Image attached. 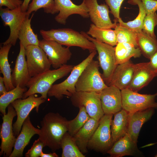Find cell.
I'll list each match as a JSON object with an SVG mask.
<instances>
[{
  "instance_id": "6da1fadb",
  "label": "cell",
  "mask_w": 157,
  "mask_h": 157,
  "mask_svg": "<svg viewBox=\"0 0 157 157\" xmlns=\"http://www.w3.org/2000/svg\"><path fill=\"white\" fill-rule=\"evenodd\" d=\"M68 122L58 113H48L40 122L38 138L53 152L60 149L63 137L68 132Z\"/></svg>"
},
{
  "instance_id": "7a4b0ae2",
  "label": "cell",
  "mask_w": 157,
  "mask_h": 157,
  "mask_svg": "<svg viewBox=\"0 0 157 157\" xmlns=\"http://www.w3.org/2000/svg\"><path fill=\"white\" fill-rule=\"evenodd\" d=\"M74 66L65 64L57 69H50L42 73L31 77L27 84L28 89L23 95L22 99L36 93L46 100L48 92L57 80L67 76L71 72Z\"/></svg>"
},
{
  "instance_id": "3957f363",
  "label": "cell",
  "mask_w": 157,
  "mask_h": 157,
  "mask_svg": "<svg viewBox=\"0 0 157 157\" xmlns=\"http://www.w3.org/2000/svg\"><path fill=\"white\" fill-rule=\"evenodd\" d=\"M40 33L43 39L54 41L67 47H79L83 50H88L90 53L97 51L92 42L81 33L72 29H53L47 31L42 29Z\"/></svg>"
},
{
  "instance_id": "277c9868",
  "label": "cell",
  "mask_w": 157,
  "mask_h": 157,
  "mask_svg": "<svg viewBox=\"0 0 157 157\" xmlns=\"http://www.w3.org/2000/svg\"><path fill=\"white\" fill-rule=\"evenodd\" d=\"M97 51L89 55L78 64L74 66L67 78L62 82L53 85L48 92L49 97H54L58 100L62 99L64 95L71 97L76 92L75 85L83 71L93 60Z\"/></svg>"
},
{
  "instance_id": "5b68a950",
  "label": "cell",
  "mask_w": 157,
  "mask_h": 157,
  "mask_svg": "<svg viewBox=\"0 0 157 157\" xmlns=\"http://www.w3.org/2000/svg\"><path fill=\"white\" fill-rule=\"evenodd\" d=\"M99 62L93 60L82 72L75 85L76 91L99 93L108 85L99 70Z\"/></svg>"
},
{
  "instance_id": "8992f818",
  "label": "cell",
  "mask_w": 157,
  "mask_h": 157,
  "mask_svg": "<svg viewBox=\"0 0 157 157\" xmlns=\"http://www.w3.org/2000/svg\"><path fill=\"white\" fill-rule=\"evenodd\" d=\"M113 115L104 114L89 140L88 149L106 153L114 144L111 135V123Z\"/></svg>"
},
{
  "instance_id": "52a82bcc",
  "label": "cell",
  "mask_w": 157,
  "mask_h": 157,
  "mask_svg": "<svg viewBox=\"0 0 157 157\" xmlns=\"http://www.w3.org/2000/svg\"><path fill=\"white\" fill-rule=\"evenodd\" d=\"M80 33L95 45L98 54L100 67L103 71L102 76L106 83L111 77L117 65L115 55V48L107 44L98 41L84 31Z\"/></svg>"
},
{
  "instance_id": "ba28073f",
  "label": "cell",
  "mask_w": 157,
  "mask_h": 157,
  "mask_svg": "<svg viewBox=\"0 0 157 157\" xmlns=\"http://www.w3.org/2000/svg\"><path fill=\"white\" fill-rule=\"evenodd\" d=\"M121 91L122 109L129 113L157 108L155 100L157 92L152 94H142L128 88Z\"/></svg>"
},
{
  "instance_id": "9c48e42d",
  "label": "cell",
  "mask_w": 157,
  "mask_h": 157,
  "mask_svg": "<svg viewBox=\"0 0 157 157\" xmlns=\"http://www.w3.org/2000/svg\"><path fill=\"white\" fill-rule=\"evenodd\" d=\"M70 100L74 106L84 107L91 118L99 120L104 115L99 93L76 91L70 97Z\"/></svg>"
},
{
  "instance_id": "30bf717a",
  "label": "cell",
  "mask_w": 157,
  "mask_h": 157,
  "mask_svg": "<svg viewBox=\"0 0 157 157\" xmlns=\"http://www.w3.org/2000/svg\"><path fill=\"white\" fill-rule=\"evenodd\" d=\"M46 100L41 97H37L33 94L25 99H17L11 104L17 115L16 121L13 125V132L16 138L20 133L24 122L30 112L35 108L38 112L39 106Z\"/></svg>"
},
{
  "instance_id": "8fae6325",
  "label": "cell",
  "mask_w": 157,
  "mask_h": 157,
  "mask_svg": "<svg viewBox=\"0 0 157 157\" xmlns=\"http://www.w3.org/2000/svg\"><path fill=\"white\" fill-rule=\"evenodd\" d=\"M0 16L3 25L8 26L10 29L9 38L2 44H11L14 46L18 39L19 30L27 16L26 12L22 11L21 6L13 10L1 7L0 8Z\"/></svg>"
},
{
  "instance_id": "7c38bea8",
  "label": "cell",
  "mask_w": 157,
  "mask_h": 157,
  "mask_svg": "<svg viewBox=\"0 0 157 157\" xmlns=\"http://www.w3.org/2000/svg\"><path fill=\"white\" fill-rule=\"evenodd\" d=\"M7 109V113L2 117L3 122L0 133L1 140L0 155L9 157L17 139L13 132L12 122L13 118L17 115L11 104L8 106Z\"/></svg>"
},
{
  "instance_id": "4fadbf2b",
  "label": "cell",
  "mask_w": 157,
  "mask_h": 157,
  "mask_svg": "<svg viewBox=\"0 0 157 157\" xmlns=\"http://www.w3.org/2000/svg\"><path fill=\"white\" fill-rule=\"evenodd\" d=\"M39 46L47 55L53 68L57 69L66 64L72 56L69 47H63L56 41L45 40H39Z\"/></svg>"
},
{
  "instance_id": "5bb4252c",
  "label": "cell",
  "mask_w": 157,
  "mask_h": 157,
  "mask_svg": "<svg viewBox=\"0 0 157 157\" xmlns=\"http://www.w3.org/2000/svg\"><path fill=\"white\" fill-rule=\"evenodd\" d=\"M25 51L26 63L31 77L50 69L51 64L46 53L39 46L29 45Z\"/></svg>"
},
{
  "instance_id": "9a60e30c",
  "label": "cell",
  "mask_w": 157,
  "mask_h": 157,
  "mask_svg": "<svg viewBox=\"0 0 157 157\" xmlns=\"http://www.w3.org/2000/svg\"><path fill=\"white\" fill-rule=\"evenodd\" d=\"M88 10L89 17L93 24L97 27L104 29L115 28L117 21L113 23L109 17V7L104 3L99 4L97 0H85Z\"/></svg>"
},
{
  "instance_id": "2e32d148",
  "label": "cell",
  "mask_w": 157,
  "mask_h": 157,
  "mask_svg": "<svg viewBox=\"0 0 157 157\" xmlns=\"http://www.w3.org/2000/svg\"><path fill=\"white\" fill-rule=\"evenodd\" d=\"M99 93L104 114L114 115L122 109L121 91L119 89L108 86Z\"/></svg>"
},
{
  "instance_id": "e0dca14e",
  "label": "cell",
  "mask_w": 157,
  "mask_h": 157,
  "mask_svg": "<svg viewBox=\"0 0 157 157\" xmlns=\"http://www.w3.org/2000/svg\"><path fill=\"white\" fill-rule=\"evenodd\" d=\"M56 8L59 13L55 17L58 23L65 25L66 20L70 15L78 14L84 18L89 17L88 10L85 0L79 5L74 4L71 0H54Z\"/></svg>"
},
{
  "instance_id": "ac0fdd59",
  "label": "cell",
  "mask_w": 157,
  "mask_h": 157,
  "mask_svg": "<svg viewBox=\"0 0 157 157\" xmlns=\"http://www.w3.org/2000/svg\"><path fill=\"white\" fill-rule=\"evenodd\" d=\"M135 67L131 61L117 65L111 77L106 82L108 86H114L120 90L127 88L132 79Z\"/></svg>"
},
{
  "instance_id": "d6986e66",
  "label": "cell",
  "mask_w": 157,
  "mask_h": 157,
  "mask_svg": "<svg viewBox=\"0 0 157 157\" xmlns=\"http://www.w3.org/2000/svg\"><path fill=\"white\" fill-rule=\"evenodd\" d=\"M157 76V73L151 67L149 62L135 64L133 77L128 88L138 92Z\"/></svg>"
},
{
  "instance_id": "ffe728a7",
  "label": "cell",
  "mask_w": 157,
  "mask_h": 157,
  "mask_svg": "<svg viewBox=\"0 0 157 157\" xmlns=\"http://www.w3.org/2000/svg\"><path fill=\"white\" fill-rule=\"evenodd\" d=\"M20 50L16 58L11 74V80L14 86L22 88L26 87L31 78L26 59V51L24 47L19 43Z\"/></svg>"
},
{
  "instance_id": "44dd1931",
  "label": "cell",
  "mask_w": 157,
  "mask_h": 157,
  "mask_svg": "<svg viewBox=\"0 0 157 157\" xmlns=\"http://www.w3.org/2000/svg\"><path fill=\"white\" fill-rule=\"evenodd\" d=\"M40 129L34 127L32 124L29 115L24 122L22 130L17 138L14 149L9 157H21L26 147L35 134H39Z\"/></svg>"
},
{
  "instance_id": "7402d4cb",
  "label": "cell",
  "mask_w": 157,
  "mask_h": 157,
  "mask_svg": "<svg viewBox=\"0 0 157 157\" xmlns=\"http://www.w3.org/2000/svg\"><path fill=\"white\" fill-rule=\"evenodd\" d=\"M154 108L129 113V122L127 133L137 144L140 129L143 124L149 120L154 113Z\"/></svg>"
},
{
  "instance_id": "603a6c76",
  "label": "cell",
  "mask_w": 157,
  "mask_h": 157,
  "mask_svg": "<svg viewBox=\"0 0 157 157\" xmlns=\"http://www.w3.org/2000/svg\"><path fill=\"white\" fill-rule=\"evenodd\" d=\"M99 122L90 117L83 126L73 136L79 149L83 154L88 152V142L97 128Z\"/></svg>"
},
{
  "instance_id": "cb8c5ba5",
  "label": "cell",
  "mask_w": 157,
  "mask_h": 157,
  "mask_svg": "<svg viewBox=\"0 0 157 157\" xmlns=\"http://www.w3.org/2000/svg\"><path fill=\"white\" fill-rule=\"evenodd\" d=\"M137 149V144L132 140L127 133L115 142L107 153L112 157L132 156Z\"/></svg>"
},
{
  "instance_id": "d4e9b609",
  "label": "cell",
  "mask_w": 157,
  "mask_h": 157,
  "mask_svg": "<svg viewBox=\"0 0 157 157\" xmlns=\"http://www.w3.org/2000/svg\"><path fill=\"white\" fill-rule=\"evenodd\" d=\"M111 123V135L113 143L127 133L129 113L123 109L114 114Z\"/></svg>"
},
{
  "instance_id": "484cf974",
  "label": "cell",
  "mask_w": 157,
  "mask_h": 157,
  "mask_svg": "<svg viewBox=\"0 0 157 157\" xmlns=\"http://www.w3.org/2000/svg\"><path fill=\"white\" fill-rule=\"evenodd\" d=\"M115 48V55L117 65L130 60L132 57H139L142 53L138 47L127 43H118Z\"/></svg>"
},
{
  "instance_id": "4316f807",
  "label": "cell",
  "mask_w": 157,
  "mask_h": 157,
  "mask_svg": "<svg viewBox=\"0 0 157 157\" xmlns=\"http://www.w3.org/2000/svg\"><path fill=\"white\" fill-rule=\"evenodd\" d=\"M12 45H3L0 49V73L3 75L4 83L7 91L15 88L11 80V70L8 60V55Z\"/></svg>"
},
{
  "instance_id": "83f0119b",
  "label": "cell",
  "mask_w": 157,
  "mask_h": 157,
  "mask_svg": "<svg viewBox=\"0 0 157 157\" xmlns=\"http://www.w3.org/2000/svg\"><path fill=\"white\" fill-rule=\"evenodd\" d=\"M29 18L27 15L19 31L18 39L19 43L23 45L25 49L29 45L39 46V40L38 35L33 32L31 26V21L33 16Z\"/></svg>"
},
{
  "instance_id": "f1b7e54d",
  "label": "cell",
  "mask_w": 157,
  "mask_h": 157,
  "mask_svg": "<svg viewBox=\"0 0 157 157\" xmlns=\"http://www.w3.org/2000/svg\"><path fill=\"white\" fill-rule=\"evenodd\" d=\"M86 33L98 41L113 46L116 45L117 43L115 31L111 28H101L92 23L90 24L89 30Z\"/></svg>"
},
{
  "instance_id": "f546056e",
  "label": "cell",
  "mask_w": 157,
  "mask_h": 157,
  "mask_svg": "<svg viewBox=\"0 0 157 157\" xmlns=\"http://www.w3.org/2000/svg\"><path fill=\"white\" fill-rule=\"evenodd\" d=\"M137 42L141 53L149 59L157 49V39L143 32L137 33Z\"/></svg>"
},
{
  "instance_id": "4dcf8cb0",
  "label": "cell",
  "mask_w": 157,
  "mask_h": 157,
  "mask_svg": "<svg viewBox=\"0 0 157 157\" xmlns=\"http://www.w3.org/2000/svg\"><path fill=\"white\" fill-rule=\"evenodd\" d=\"M128 3L132 5H138L139 12L138 16L133 20L126 22H123L121 18L117 19L121 26L136 33L142 31L143 21L146 15L143 4L141 0H129Z\"/></svg>"
},
{
  "instance_id": "1f68e13d",
  "label": "cell",
  "mask_w": 157,
  "mask_h": 157,
  "mask_svg": "<svg viewBox=\"0 0 157 157\" xmlns=\"http://www.w3.org/2000/svg\"><path fill=\"white\" fill-rule=\"evenodd\" d=\"M62 157H85L76 144L73 136L68 132L63 135L61 144Z\"/></svg>"
},
{
  "instance_id": "d6a6232c",
  "label": "cell",
  "mask_w": 157,
  "mask_h": 157,
  "mask_svg": "<svg viewBox=\"0 0 157 157\" xmlns=\"http://www.w3.org/2000/svg\"><path fill=\"white\" fill-rule=\"evenodd\" d=\"M25 87L22 88L19 85L13 89L7 91L0 96V111L3 115L6 114V109L8 106L15 100L23 98V95L27 91Z\"/></svg>"
},
{
  "instance_id": "836d02e7",
  "label": "cell",
  "mask_w": 157,
  "mask_h": 157,
  "mask_svg": "<svg viewBox=\"0 0 157 157\" xmlns=\"http://www.w3.org/2000/svg\"><path fill=\"white\" fill-rule=\"evenodd\" d=\"M90 118L84 108L80 107L78 113L76 117L72 120H68V132L73 136L83 126Z\"/></svg>"
},
{
  "instance_id": "e575fe53",
  "label": "cell",
  "mask_w": 157,
  "mask_h": 157,
  "mask_svg": "<svg viewBox=\"0 0 157 157\" xmlns=\"http://www.w3.org/2000/svg\"><path fill=\"white\" fill-rule=\"evenodd\" d=\"M43 8L45 13L54 14L59 13L54 0H32L26 11L27 15L29 16L33 11Z\"/></svg>"
},
{
  "instance_id": "d590c367",
  "label": "cell",
  "mask_w": 157,
  "mask_h": 157,
  "mask_svg": "<svg viewBox=\"0 0 157 157\" xmlns=\"http://www.w3.org/2000/svg\"><path fill=\"white\" fill-rule=\"evenodd\" d=\"M114 29L117 43H129L138 47L137 42V33L122 26L119 24H117Z\"/></svg>"
},
{
  "instance_id": "8d00e7d4",
  "label": "cell",
  "mask_w": 157,
  "mask_h": 157,
  "mask_svg": "<svg viewBox=\"0 0 157 157\" xmlns=\"http://www.w3.org/2000/svg\"><path fill=\"white\" fill-rule=\"evenodd\" d=\"M157 25V14L156 12L146 15L143 21L142 31L152 37L156 38L154 29Z\"/></svg>"
},
{
  "instance_id": "74e56055",
  "label": "cell",
  "mask_w": 157,
  "mask_h": 157,
  "mask_svg": "<svg viewBox=\"0 0 157 157\" xmlns=\"http://www.w3.org/2000/svg\"><path fill=\"white\" fill-rule=\"evenodd\" d=\"M45 146L44 143L39 138L35 140L31 148L26 153V157L40 156L43 148Z\"/></svg>"
},
{
  "instance_id": "f35d334b",
  "label": "cell",
  "mask_w": 157,
  "mask_h": 157,
  "mask_svg": "<svg viewBox=\"0 0 157 157\" xmlns=\"http://www.w3.org/2000/svg\"><path fill=\"white\" fill-rule=\"evenodd\" d=\"M110 9V12L114 16L115 19L120 18V10L121 6L124 0H105Z\"/></svg>"
},
{
  "instance_id": "ab89813d",
  "label": "cell",
  "mask_w": 157,
  "mask_h": 157,
  "mask_svg": "<svg viewBox=\"0 0 157 157\" xmlns=\"http://www.w3.org/2000/svg\"><path fill=\"white\" fill-rule=\"evenodd\" d=\"M146 15L156 12L157 10V0H141Z\"/></svg>"
},
{
  "instance_id": "60d3db41",
  "label": "cell",
  "mask_w": 157,
  "mask_h": 157,
  "mask_svg": "<svg viewBox=\"0 0 157 157\" xmlns=\"http://www.w3.org/2000/svg\"><path fill=\"white\" fill-rule=\"evenodd\" d=\"M23 1L21 0H0V8L3 6L11 10L21 7Z\"/></svg>"
},
{
  "instance_id": "b9f144b4",
  "label": "cell",
  "mask_w": 157,
  "mask_h": 157,
  "mask_svg": "<svg viewBox=\"0 0 157 157\" xmlns=\"http://www.w3.org/2000/svg\"><path fill=\"white\" fill-rule=\"evenodd\" d=\"M150 65L155 72L157 73V49L149 59Z\"/></svg>"
},
{
  "instance_id": "7bdbcfd3",
  "label": "cell",
  "mask_w": 157,
  "mask_h": 157,
  "mask_svg": "<svg viewBox=\"0 0 157 157\" xmlns=\"http://www.w3.org/2000/svg\"><path fill=\"white\" fill-rule=\"evenodd\" d=\"M7 90L4 84L3 77L0 76V95H2L6 93Z\"/></svg>"
},
{
  "instance_id": "ee69618b",
  "label": "cell",
  "mask_w": 157,
  "mask_h": 157,
  "mask_svg": "<svg viewBox=\"0 0 157 157\" xmlns=\"http://www.w3.org/2000/svg\"><path fill=\"white\" fill-rule=\"evenodd\" d=\"M31 0H24L21 6V8L23 12H26L28 9L29 2Z\"/></svg>"
},
{
  "instance_id": "f6af8a7d",
  "label": "cell",
  "mask_w": 157,
  "mask_h": 157,
  "mask_svg": "<svg viewBox=\"0 0 157 157\" xmlns=\"http://www.w3.org/2000/svg\"><path fill=\"white\" fill-rule=\"evenodd\" d=\"M41 157H58V156L55 152L53 153L46 154L42 152L40 156Z\"/></svg>"
},
{
  "instance_id": "bcb514c9",
  "label": "cell",
  "mask_w": 157,
  "mask_h": 157,
  "mask_svg": "<svg viewBox=\"0 0 157 157\" xmlns=\"http://www.w3.org/2000/svg\"><path fill=\"white\" fill-rule=\"evenodd\" d=\"M155 157H157V154L155 156Z\"/></svg>"
}]
</instances>
